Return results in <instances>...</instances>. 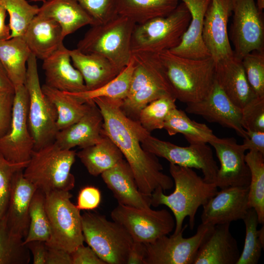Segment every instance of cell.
<instances>
[{"mask_svg":"<svg viewBox=\"0 0 264 264\" xmlns=\"http://www.w3.org/2000/svg\"><path fill=\"white\" fill-rule=\"evenodd\" d=\"M92 100L103 118V134L118 147L129 165L139 191L151 196L158 188L163 191L172 189V177L163 173L157 156L141 146L142 140L149 133L138 121L128 117L122 111L123 100L97 97Z\"/></svg>","mask_w":264,"mask_h":264,"instance_id":"1","label":"cell"},{"mask_svg":"<svg viewBox=\"0 0 264 264\" xmlns=\"http://www.w3.org/2000/svg\"><path fill=\"white\" fill-rule=\"evenodd\" d=\"M169 172L175 184L173 193L166 195L161 188L151 196V205H164L173 213L176 225L174 233L180 231L186 217L190 229H193L198 209L218 192L214 183L206 181L192 169L170 163Z\"/></svg>","mask_w":264,"mask_h":264,"instance_id":"2","label":"cell"},{"mask_svg":"<svg viewBox=\"0 0 264 264\" xmlns=\"http://www.w3.org/2000/svg\"><path fill=\"white\" fill-rule=\"evenodd\" d=\"M154 55L176 100L186 104L194 103L209 94L215 81V63L211 57L191 59L169 50Z\"/></svg>","mask_w":264,"mask_h":264,"instance_id":"3","label":"cell"},{"mask_svg":"<svg viewBox=\"0 0 264 264\" xmlns=\"http://www.w3.org/2000/svg\"><path fill=\"white\" fill-rule=\"evenodd\" d=\"M135 25L130 19L118 15L105 23L91 25L76 48L105 58L121 72L132 58V37Z\"/></svg>","mask_w":264,"mask_h":264,"instance_id":"4","label":"cell"},{"mask_svg":"<svg viewBox=\"0 0 264 264\" xmlns=\"http://www.w3.org/2000/svg\"><path fill=\"white\" fill-rule=\"evenodd\" d=\"M76 153L64 150L54 142L33 151L23 170L24 177L44 194L53 191H69L75 185L70 173Z\"/></svg>","mask_w":264,"mask_h":264,"instance_id":"5","label":"cell"},{"mask_svg":"<svg viewBox=\"0 0 264 264\" xmlns=\"http://www.w3.org/2000/svg\"><path fill=\"white\" fill-rule=\"evenodd\" d=\"M190 20L188 8L180 2L166 16L135 24L132 37V53L155 54L175 48L180 43Z\"/></svg>","mask_w":264,"mask_h":264,"instance_id":"6","label":"cell"},{"mask_svg":"<svg viewBox=\"0 0 264 264\" xmlns=\"http://www.w3.org/2000/svg\"><path fill=\"white\" fill-rule=\"evenodd\" d=\"M84 241L106 264H127L133 241L120 224L105 215L85 212L81 215Z\"/></svg>","mask_w":264,"mask_h":264,"instance_id":"7","label":"cell"},{"mask_svg":"<svg viewBox=\"0 0 264 264\" xmlns=\"http://www.w3.org/2000/svg\"><path fill=\"white\" fill-rule=\"evenodd\" d=\"M72 197L69 191H65L45 194V209L50 229L46 245L70 253L85 242L80 210L71 202Z\"/></svg>","mask_w":264,"mask_h":264,"instance_id":"8","label":"cell"},{"mask_svg":"<svg viewBox=\"0 0 264 264\" xmlns=\"http://www.w3.org/2000/svg\"><path fill=\"white\" fill-rule=\"evenodd\" d=\"M24 85L28 94V123L34 141L35 151L54 143L59 130L56 110L43 92L37 59L32 53L27 61Z\"/></svg>","mask_w":264,"mask_h":264,"instance_id":"9","label":"cell"},{"mask_svg":"<svg viewBox=\"0 0 264 264\" xmlns=\"http://www.w3.org/2000/svg\"><path fill=\"white\" fill-rule=\"evenodd\" d=\"M110 217L125 228L133 241L144 243L168 235L176 225L174 216L166 209H141L118 204Z\"/></svg>","mask_w":264,"mask_h":264,"instance_id":"10","label":"cell"},{"mask_svg":"<svg viewBox=\"0 0 264 264\" xmlns=\"http://www.w3.org/2000/svg\"><path fill=\"white\" fill-rule=\"evenodd\" d=\"M147 151L165 158L170 163L201 170L204 180L214 183L219 167L212 150L207 143L191 144L182 147L163 141L148 134L141 141Z\"/></svg>","mask_w":264,"mask_h":264,"instance_id":"11","label":"cell"},{"mask_svg":"<svg viewBox=\"0 0 264 264\" xmlns=\"http://www.w3.org/2000/svg\"><path fill=\"white\" fill-rule=\"evenodd\" d=\"M213 225L201 223L195 235L184 238L187 224L180 232L169 237L163 236L154 241L145 243L144 264H193L198 251L212 232Z\"/></svg>","mask_w":264,"mask_h":264,"instance_id":"12","label":"cell"},{"mask_svg":"<svg viewBox=\"0 0 264 264\" xmlns=\"http://www.w3.org/2000/svg\"><path fill=\"white\" fill-rule=\"evenodd\" d=\"M232 21L229 37L234 55L242 58L254 51L264 50V22L255 0H231Z\"/></svg>","mask_w":264,"mask_h":264,"instance_id":"13","label":"cell"},{"mask_svg":"<svg viewBox=\"0 0 264 264\" xmlns=\"http://www.w3.org/2000/svg\"><path fill=\"white\" fill-rule=\"evenodd\" d=\"M14 100L10 128L0 137V153L10 162L21 163L30 159L34 141L28 123V94L24 85L14 87Z\"/></svg>","mask_w":264,"mask_h":264,"instance_id":"14","label":"cell"},{"mask_svg":"<svg viewBox=\"0 0 264 264\" xmlns=\"http://www.w3.org/2000/svg\"><path fill=\"white\" fill-rule=\"evenodd\" d=\"M215 150L220 167L214 183L220 189L229 187H248L250 172L245 160L244 145L233 137H218L209 143Z\"/></svg>","mask_w":264,"mask_h":264,"instance_id":"15","label":"cell"},{"mask_svg":"<svg viewBox=\"0 0 264 264\" xmlns=\"http://www.w3.org/2000/svg\"><path fill=\"white\" fill-rule=\"evenodd\" d=\"M231 16V0H211L205 15L202 35L215 63L234 55L227 28Z\"/></svg>","mask_w":264,"mask_h":264,"instance_id":"16","label":"cell"},{"mask_svg":"<svg viewBox=\"0 0 264 264\" xmlns=\"http://www.w3.org/2000/svg\"><path fill=\"white\" fill-rule=\"evenodd\" d=\"M186 104L187 112L232 129L243 138L246 137V131L241 124L242 109L230 100L215 81L205 98Z\"/></svg>","mask_w":264,"mask_h":264,"instance_id":"17","label":"cell"},{"mask_svg":"<svg viewBox=\"0 0 264 264\" xmlns=\"http://www.w3.org/2000/svg\"><path fill=\"white\" fill-rule=\"evenodd\" d=\"M248 187L220 189L202 206L201 223L213 226L243 220L249 209Z\"/></svg>","mask_w":264,"mask_h":264,"instance_id":"18","label":"cell"},{"mask_svg":"<svg viewBox=\"0 0 264 264\" xmlns=\"http://www.w3.org/2000/svg\"><path fill=\"white\" fill-rule=\"evenodd\" d=\"M23 170L17 171L13 177L4 216L11 231L24 240L29 226L30 203L37 189L24 177Z\"/></svg>","mask_w":264,"mask_h":264,"instance_id":"19","label":"cell"},{"mask_svg":"<svg viewBox=\"0 0 264 264\" xmlns=\"http://www.w3.org/2000/svg\"><path fill=\"white\" fill-rule=\"evenodd\" d=\"M103 123V116L93 101L88 112L79 120L58 131L54 143L64 150H71L76 146L83 149L95 144L104 135Z\"/></svg>","mask_w":264,"mask_h":264,"instance_id":"20","label":"cell"},{"mask_svg":"<svg viewBox=\"0 0 264 264\" xmlns=\"http://www.w3.org/2000/svg\"><path fill=\"white\" fill-rule=\"evenodd\" d=\"M69 49L63 44L43 60L45 85L63 91L76 93L87 90L80 72L71 63Z\"/></svg>","mask_w":264,"mask_h":264,"instance_id":"21","label":"cell"},{"mask_svg":"<svg viewBox=\"0 0 264 264\" xmlns=\"http://www.w3.org/2000/svg\"><path fill=\"white\" fill-rule=\"evenodd\" d=\"M101 176L118 204L141 209L151 207V196L139 191L133 173L125 159L104 172Z\"/></svg>","mask_w":264,"mask_h":264,"instance_id":"22","label":"cell"},{"mask_svg":"<svg viewBox=\"0 0 264 264\" xmlns=\"http://www.w3.org/2000/svg\"><path fill=\"white\" fill-rule=\"evenodd\" d=\"M215 81L241 109L256 97L247 80L242 60L235 55L215 63Z\"/></svg>","mask_w":264,"mask_h":264,"instance_id":"23","label":"cell"},{"mask_svg":"<svg viewBox=\"0 0 264 264\" xmlns=\"http://www.w3.org/2000/svg\"><path fill=\"white\" fill-rule=\"evenodd\" d=\"M230 223L218 224L200 246L193 264H236L240 256Z\"/></svg>","mask_w":264,"mask_h":264,"instance_id":"24","label":"cell"},{"mask_svg":"<svg viewBox=\"0 0 264 264\" xmlns=\"http://www.w3.org/2000/svg\"><path fill=\"white\" fill-rule=\"evenodd\" d=\"M179 0L188 8L191 20L180 43L170 51L176 55L191 59L210 57L202 34L205 15L211 0Z\"/></svg>","mask_w":264,"mask_h":264,"instance_id":"25","label":"cell"},{"mask_svg":"<svg viewBox=\"0 0 264 264\" xmlns=\"http://www.w3.org/2000/svg\"><path fill=\"white\" fill-rule=\"evenodd\" d=\"M31 53L44 60L63 44L62 29L54 20L37 14L23 36Z\"/></svg>","mask_w":264,"mask_h":264,"instance_id":"26","label":"cell"},{"mask_svg":"<svg viewBox=\"0 0 264 264\" xmlns=\"http://www.w3.org/2000/svg\"><path fill=\"white\" fill-rule=\"evenodd\" d=\"M38 14L57 22L64 39L84 26L95 24L76 0H46L39 8Z\"/></svg>","mask_w":264,"mask_h":264,"instance_id":"27","label":"cell"},{"mask_svg":"<svg viewBox=\"0 0 264 264\" xmlns=\"http://www.w3.org/2000/svg\"><path fill=\"white\" fill-rule=\"evenodd\" d=\"M73 66L80 72L87 90L96 89L109 82L120 72L105 58L83 53L77 48L69 50Z\"/></svg>","mask_w":264,"mask_h":264,"instance_id":"28","label":"cell"},{"mask_svg":"<svg viewBox=\"0 0 264 264\" xmlns=\"http://www.w3.org/2000/svg\"><path fill=\"white\" fill-rule=\"evenodd\" d=\"M31 54L23 37L0 41V62L14 87L24 84Z\"/></svg>","mask_w":264,"mask_h":264,"instance_id":"29","label":"cell"},{"mask_svg":"<svg viewBox=\"0 0 264 264\" xmlns=\"http://www.w3.org/2000/svg\"><path fill=\"white\" fill-rule=\"evenodd\" d=\"M76 155L88 173L94 176L101 175L124 158L118 147L105 135L99 142L81 149Z\"/></svg>","mask_w":264,"mask_h":264,"instance_id":"30","label":"cell"},{"mask_svg":"<svg viewBox=\"0 0 264 264\" xmlns=\"http://www.w3.org/2000/svg\"><path fill=\"white\" fill-rule=\"evenodd\" d=\"M43 92L54 106L57 114V126L59 131L76 122L89 110L93 100L82 102L66 92L42 86Z\"/></svg>","mask_w":264,"mask_h":264,"instance_id":"31","label":"cell"},{"mask_svg":"<svg viewBox=\"0 0 264 264\" xmlns=\"http://www.w3.org/2000/svg\"><path fill=\"white\" fill-rule=\"evenodd\" d=\"M179 0H117L119 15L127 17L135 24L164 17L178 5Z\"/></svg>","mask_w":264,"mask_h":264,"instance_id":"32","label":"cell"},{"mask_svg":"<svg viewBox=\"0 0 264 264\" xmlns=\"http://www.w3.org/2000/svg\"><path fill=\"white\" fill-rule=\"evenodd\" d=\"M163 129L171 136L183 134L190 144L210 143L218 138L205 124L191 120L184 111L177 108L171 110L167 116Z\"/></svg>","mask_w":264,"mask_h":264,"instance_id":"33","label":"cell"},{"mask_svg":"<svg viewBox=\"0 0 264 264\" xmlns=\"http://www.w3.org/2000/svg\"><path fill=\"white\" fill-rule=\"evenodd\" d=\"M245 160L250 172L248 204L254 209L259 223L264 224V154L256 151H249Z\"/></svg>","mask_w":264,"mask_h":264,"instance_id":"34","label":"cell"},{"mask_svg":"<svg viewBox=\"0 0 264 264\" xmlns=\"http://www.w3.org/2000/svg\"><path fill=\"white\" fill-rule=\"evenodd\" d=\"M135 65V61L132 56L129 64L116 77L103 86L95 89L80 92H66L84 103L97 97L123 100L128 94Z\"/></svg>","mask_w":264,"mask_h":264,"instance_id":"35","label":"cell"},{"mask_svg":"<svg viewBox=\"0 0 264 264\" xmlns=\"http://www.w3.org/2000/svg\"><path fill=\"white\" fill-rule=\"evenodd\" d=\"M169 95L173 96L167 82L152 83L123 99L121 109L128 117L138 121L139 114L145 106L155 100Z\"/></svg>","mask_w":264,"mask_h":264,"instance_id":"36","label":"cell"},{"mask_svg":"<svg viewBox=\"0 0 264 264\" xmlns=\"http://www.w3.org/2000/svg\"><path fill=\"white\" fill-rule=\"evenodd\" d=\"M30 258L23 240L11 231L5 216L0 219V264H28Z\"/></svg>","mask_w":264,"mask_h":264,"instance_id":"37","label":"cell"},{"mask_svg":"<svg viewBox=\"0 0 264 264\" xmlns=\"http://www.w3.org/2000/svg\"><path fill=\"white\" fill-rule=\"evenodd\" d=\"M29 226L27 235L23 240L25 244L33 241L45 242L50 237V229L45 209V194L37 189L31 198L29 209Z\"/></svg>","mask_w":264,"mask_h":264,"instance_id":"38","label":"cell"},{"mask_svg":"<svg viewBox=\"0 0 264 264\" xmlns=\"http://www.w3.org/2000/svg\"><path fill=\"white\" fill-rule=\"evenodd\" d=\"M0 5L9 15L10 38L23 36L28 25L39 13L40 8L29 4L26 0H0Z\"/></svg>","mask_w":264,"mask_h":264,"instance_id":"39","label":"cell"},{"mask_svg":"<svg viewBox=\"0 0 264 264\" xmlns=\"http://www.w3.org/2000/svg\"><path fill=\"white\" fill-rule=\"evenodd\" d=\"M242 220L245 227L244 244L236 264H257L262 255L264 241L258 234L257 226L259 223L255 210L249 209Z\"/></svg>","mask_w":264,"mask_h":264,"instance_id":"40","label":"cell"},{"mask_svg":"<svg viewBox=\"0 0 264 264\" xmlns=\"http://www.w3.org/2000/svg\"><path fill=\"white\" fill-rule=\"evenodd\" d=\"M176 98L173 96H165L155 100L140 112L138 121L147 132L163 129L165 119L170 111L176 108Z\"/></svg>","mask_w":264,"mask_h":264,"instance_id":"41","label":"cell"},{"mask_svg":"<svg viewBox=\"0 0 264 264\" xmlns=\"http://www.w3.org/2000/svg\"><path fill=\"white\" fill-rule=\"evenodd\" d=\"M248 82L256 96H264V50H254L242 59Z\"/></svg>","mask_w":264,"mask_h":264,"instance_id":"42","label":"cell"},{"mask_svg":"<svg viewBox=\"0 0 264 264\" xmlns=\"http://www.w3.org/2000/svg\"><path fill=\"white\" fill-rule=\"evenodd\" d=\"M28 162H10L0 153V219L6 212L13 177L17 171L24 169Z\"/></svg>","mask_w":264,"mask_h":264,"instance_id":"43","label":"cell"},{"mask_svg":"<svg viewBox=\"0 0 264 264\" xmlns=\"http://www.w3.org/2000/svg\"><path fill=\"white\" fill-rule=\"evenodd\" d=\"M241 124L245 131L264 132V96L255 97L242 109Z\"/></svg>","mask_w":264,"mask_h":264,"instance_id":"44","label":"cell"},{"mask_svg":"<svg viewBox=\"0 0 264 264\" xmlns=\"http://www.w3.org/2000/svg\"><path fill=\"white\" fill-rule=\"evenodd\" d=\"M95 24L105 23L118 15L117 0H76Z\"/></svg>","mask_w":264,"mask_h":264,"instance_id":"45","label":"cell"},{"mask_svg":"<svg viewBox=\"0 0 264 264\" xmlns=\"http://www.w3.org/2000/svg\"><path fill=\"white\" fill-rule=\"evenodd\" d=\"M14 96V90L0 89V137L10 128Z\"/></svg>","mask_w":264,"mask_h":264,"instance_id":"46","label":"cell"},{"mask_svg":"<svg viewBox=\"0 0 264 264\" xmlns=\"http://www.w3.org/2000/svg\"><path fill=\"white\" fill-rule=\"evenodd\" d=\"M101 201L100 190L94 186H87L80 190L76 205L80 210H92L99 206Z\"/></svg>","mask_w":264,"mask_h":264,"instance_id":"47","label":"cell"},{"mask_svg":"<svg viewBox=\"0 0 264 264\" xmlns=\"http://www.w3.org/2000/svg\"><path fill=\"white\" fill-rule=\"evenodd\" d=\"M72 264H106L89 246L82 244L71 253Z\"/></svg>","mask_w":264,"mask_h":264,"instance_id":"48","label":"cell"},{"mask_svg":"<svg viewBox=\"0 0 264 264\" xmlns=\"http://www.w3.org/2000/svg\"><path fill=\"white\" fill-rule=\"evenodd\" d=\"M242 144L246 150L256 151L264 154V132L245 131Z\"/></svg>","mask_w":264,"mask_h":264,"instance_id":"49","label":"cell"},{"mask_svg":"<svg viewBox=\"0 0 264 264\" xmlns=\"http://www.w3.org/2000/svg\"><path fill=\"white\" fill-rule=\"evenodd\" d=\"M45 264H72L70 253L62 249L47 246Z\"/></svg>","mask_w":264,"mask_h":264,"instance_id":"50","label":"cell"},{"mask_svg":"<svg viewBox=\"0 0 264 264\" xmlns=\"http://www.w3.org/2000/svg\"><path fill=\"white\" fill-rule=\"evenodd\" d=\"M25 244L33 255L34 264H45L47 246L44 242L33 241Z\"/></svg>","mask_w":264,"mask_h":264,"instance_id":"51","label":"cell"},{"mask_svg":"<svg viewBox=\"0 0 264 264\" xmlns=\"http://www.w3.org/2000/svg\"><path fill=\"white\" fill-rule=\"evenodd\" d=\"M145 244L133 241L130 250L127 264H144Z\"/></svg>","mask_w":264,"mask_h":264,"instance_id":"52","label":"cell"},{"mask_svg":"<svg viewBox=\"0 0 264 264\" xmlns=\"http://www.w3.org/2000/svg\"><path fill=\"white\" fill-rule=\"evenodd\" d=\"M6 14V10L0 5V41L10 38L11 32L9 26L5 24Z\"/></svg>","mask_w":264,"mask_h":264,"instance_id":"53","label":"cell"},{"mask_svg":"<svg viewBox=\"0 0 264 264\" xmlns=\"http://www.w3.org/2000/svg\"><path fill=\"white\" fill-rule=\"evenodd\" d=\"M0 89L14 90V87L0 62Z\"/></svg>","mask_w":264,"mask_h":264,"instance_id":"54","label":"cell"},{"mask_svg":"<svg viewBox=\"0 0 264 264\" xmlns=\"http://www.w3.org/2000/svg\"><path fill=\"white\" fill-rule=\"evenodd\" d=\"M255 1L259 10L263 12L264 9V0H255Z\"/></svg>","mask_w":264,"mask_h":264,"instance_id":"55","label":"cell"},{"mask_svg":"<svg viewBox=\"0 0 264 264\" xmlns=\"http://www.w3.org/2000/svg\"><path fill=\"white\" fill-rule=\"evenodd\" d=\"M32 1H41V2H45L46 0H31Z\"/></svg>","mask_w":264,"mask_h":264,"instance_id":"56","label":"cell"}]
</instances>
